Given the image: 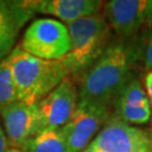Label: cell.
<instances>
[{
    "instance_id": "6da1fadb",
    "label": "cell",
    "mask_w": 152,
    "mask_h": 152,
    "mask_svg": "<svg viewBox=\"0 0 152 152\" xmlns=\"http://www.w3.org/2000/svg\"><path fill=\"white\" fill-rule=\"evenodd\" d=\"M133 56L124 43H110L79 79V104L113 110L121 90L132 78Z\"/></svg>"
},
{
    "instance_id": "7a4b0ae2",
    "label": "cell",
    "mask_w": 152,
    "mask_h": 152,
    "mask_svg": "<svg viewBox=\"0 0 152 152\" xmlns=\"http://www.w3.org/2000/svg\"><path fill=\"white\" fill-rule=\"evenodd\" d=\"M16 85L18 100L37 104L70 77L63 59L44 60L28 54L19 45L5 59Z\"/></svg>"
},
{
    "instance_id": "3957f363",
    "label": "cell",
    "mask_w": 152,
    "mask_h": 152,
    "mask_svg": "<svg viewBox=\"0 0 152 152\" xmlns=\"http://www.w3.org/2000/svg\"><path fill=\"white\" fill-rule=\"evenodd\" d=\"M70 51L63 59L70 77L80 79L110 45L113 31L104 12L66 24Z\"/></svg>"
},
{
    "instance_id": "277c9868",
    "label": "cell",
    "mask_w": 152,
    "mask_h": 152,
    "mask_svg": "<svg viewBox=\"0 0 152 152\" xmlns=\"http://www.w3.org/2000/svg\"><path fill=\"white\" fill-rule=\"evenodd\" d=\"M20 49L44 60H61L70 51L66 25L54 18H38L29 24L23 35Z\"/></svg>"
},
{
    "instance_id": "5b68a950",
    "label": "cell",
    "mask_w": 152,
    "mask_h": 152,
    "mask_svg": "<svg viewBox=\"0 0 152 152\" xmlns=\"http://www.w3.org/2000/svg\"><path fill=\"white\" fill-rule=\"evenodd\" d=\"M82 152H152V133L112 114Z\"/></svg>"
},
{
    "instance_id": "8992f818",
    "label": "cell",
    "mask_w": 152,
    "mask_h": 152,
    "mask_svg": "<svg viewBox=\"0 0 152 152\" xmlns=\"http://www.w3.org/2000/svg\"><path fill=\"white\" fill-rule=\"evenodd\" d=\"M79 104V90L73 78L68 77L37 105L39 130L60 129L72 118Z\"/></svg>"
},
{
    "instance_id": "52a82bcc",
    "label": "cell",
    "mask_w": 152,
    "mask_h": 152,
    "mask_svg": "<svg viewBox=\"0 0 152 152\" xmlns=\"http://www.w3.org/2000/svg\"><path fill=\"white\" fill-rule=\"evenodd\" d=\"M104 15L112 31L131 37L152 29V0H110L105 2Z\"/></svg>"
},
{
    "instance_id": "ba28073f",
    "label": "cell",
    "mask_w": 152,
    "mask_h": 152,
    "mask_svg": "<svg viewBox=\"0 0 152 152\" xmlns=\"http://www.w3.org/2000/svg\"><path fill=\"white\" fill-rule=\"evenodd\" d=\"M112 114V109L78 104V108L72 118L60 127L69 152L83 151Z\"/></svg>"
},
{
    "instance_id": "9c48e42d",
    "label": "cell",
    "mask_w": 152,
    "mask_h": 152,
    "mask_svg": "<svg viewBox=\"0 0 152 152\" xmlns=\"http://www.w3.org/2000/svg\"><path fill=\"white\" fill-rule=\"evenodd\" d=\"M0 120L4 126L9 148L20 149L38 133L39 118L36 104L16 102L0 110Z\"/></svg>"
},
{
    "instance_id": "30bf717a",
    "label": "cell",
    "mask_w": 152,
    "mask_h": 152,
    "mask_svg": "<svg viewBox=\"0 0 152 152\" xmlns=\"http://www.w3.org/2000/svg\"><path fill=\"white\" fill-rule=\"evenodd\" d=\"M113 115L130 125H144L151 120V108L141 81L132 77L113 106Z\"/></svg>"
},
{
    "instance_id": "8fae6325",
    "label": "cell",
    "mask_w": 152,
    "mask_h": 152,
    "mask_svg": "<svg viewBox=\"0 0 152 152\" xmlns=\"http://www.w3.org/2000/svg\"><path fill=\"white\" fill-rule=\"evenodd\" d=\"M24 5L33 15H49L56 20L70 24L102 12L105 2L102 0H29L24 1Z\"/></svg>"
},
{
    "instance_id": "7c38bea8",
    "label": "cell",
    "mask_w": 152,
    "mask_h": 152,
    "mask_svg": "<svg viewBox=\"0 0 152 152\" xmlns=\"http://www.w3.org/2000/svg\"><path fill=\"white\" fill-rule=\"evenodd\" d=\"M32 16L24 1L0 0V62L15 49L20 28Z\"/></svg>"
},
{
    "instance_id": "4fadbf2b",
    "label": "cell",
    "mask_w": 152,
    "mask_h": 152,
    "mask_svg": "<svg viewBox=\"0 0 152 152\" xmlns=\"http://www.w3.org/2000/svg\"><path fill=\"white\" fill-rule=\"evenodd\" d=\"M23 152H69L60 129L44 130L37 133L23 148Z\"/></svg>"
},
{
    "instance_id": "5bb4252c",
    "label": "cell",
    "mask_w": 152,
    "mask_h": 152,
    "mask_svg": "<svg viewBox=\"0 0 152 152\" xmlns=\"http://www.w3.org/2000/svg\"><path fill=\"white\" fill-rule=\"evenodd\" d=\"M18 102L16 85L5 59L0 62V110Z\"/></svg>"
},
{
    "instance_id": "9a60e30c",
    "label": "cell",
    "mask_w": 152,
    "mask_h": 152,
    "mask_svg": "<svg viewBox=\"0 0 152 152\" xmlns=\"http://www.w3.org/2000/svg\"><path fill=\"white\" fill-rule=\"evenodd\" d=\"M144 90L147 92L149 104H150V108H151V117H152V70H149L144 76ZM152 133V131H151Z\"/></svg>"
},
{
    "instance_id": "2e32d148",
    "label": "cell",
    "mask_w": 152,
    "mask_h": 152,
    "mask_svg": "<svg viewBox=\"0 0 152 152\" xmlns=\"http://www.w3.org/2000/svg\"><path fill=\"white\" fill-rule=\"evenodd\" d=\"M144 55H145V63H147L148 66L152 70V32L150 33L149 38H148Z\"/></svg>"
},
{
    "instance_id": "e0dca14e",
    "label": "cell",
    "mask_w": 152,
    "mask_h": 152,
    "mask_svg": "<svg viewBox=\"0 0 152 152\" xmlns=\"http://www.w3.org/2000/svg\"><path fill=\"white\" fill-rule=\"evenodd\" d=\"M9 149L8 145V141H7V136H6L5 130H4V126L0 120V152H6Z\"/></svg>"
},
{
    "instance_id": "ac0fdd59",
    "label": "cell",
    "mask_w": 152,
    "mask_h": 152,
    "mask_svg": "<svg viewBox=\"0 0 152 152\" xmlns=\"http://www.w3.org/2000/svg\"><path fill=\"white\" fill-rule=\"evenodd\" d=\"M6 152H23V150L20 149H14V148H9Z\"/></svg>"
}]
</instances>
